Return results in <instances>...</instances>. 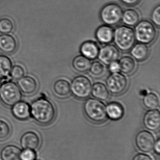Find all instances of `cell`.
<instances>
[{"instance_id":"obj_1","label":"cell","mask_w":160,"mask_h":160,"mask_svg":"<svg viewBox=\"0 0 160 160\" xmlns=\"http://www.w3.org/2000/svg\"><path fill=\"white\" fill-rule=\"evenodd\" d=\"M31 115L39 124L49 125L53 121L56 110L51 102L41 97L33 102L31 106Z\"/></svg>"},{"instance_id":"obj_2","label":"cell","mask_w":160,"mask_h":160,"mask_svg":"<svg viewBox=\"0 0 160 160\" xmlns=\"http://www.w3.org/2000/svg\"><path fill=\"white\" fill-rule=\"evenodd\" d=\"M113 40L116 48L121 51H129L136 41L134 30L127 25L118 26L114 30Z\"/></svg>"},{"instance_id":"obj_3","label":"cell","mask_w":160,"mask_h":160,"mask_svg":"<svg viewBox=\"0 0 160 160\" xmlns=\"http://www.w3.org/2000/svg\"><path fill=\"white\" fill-rule=\"evenodd\" d=\"M84 111L87 118L95 123H103L107 118L106 108L101 101L89 98L85 102Z\"/></svg>"},{"instance_id":"obj_4","label":"cell","mask_w":160,"mask_h":160,"mask_svg":"<svg viewBox=\"0 0 160 160\" xmlns=\"http://www.w3.org/2000/svg\"><path fill=\"white\" fill-rule=\"evenodd\" d=\"M135 26V39L139 43L149 45L155 41L157 36V30L153 22L143 20L139 22Z\"/></svg>"},{"instance_id":"obj_5","label":"cell","mask_w":160,"mask_h":160,"mask_svg":"<svg viewBox=\"0 0 160 160\" xmlns=\"http://www.w3.org/2000/svg\"><path fill=\"white\" fill-rule=\"evenodd\" d=\"M22 94L17 84L11 81L3 83L0 88V99L8 106H12L21 99Z\"/></svg>"},{"instance_id":"obj_6","label":"cell","mask_w":160,"mask_h":160,"mask_svg":"<svg viewBox=\"0 0 160 160\" xmlns=\"http://www.w3.org/2000/svg\"><path fill=\"white\" fill-rule=\"evenodd\" d=\"M123 8L116 3L105 5L100 13L101 19L106 25L112 26L118 24L122 21Z\"/></svg>"},{"instance_id":"obj_7","label":"cell","mask_w":160,"mask_h":160,"mask_svg":"<svg viewBox=\"0 0 160 160\" xmlns=\"http://www.w3.org/2000/svg\"><path fill=\"white\" fill-rule=\"evenodd\" d=\"M92 87L91 81L84 76L74 78L70 85L71 93L75 98L80 100L85 99L90 96Z\"/></svg>"},{"instance_id":"obj_8","label":"cell","mask_w":160,"mask_h":160,"mask_svg":"<svg viewBox=\"0 0 160 160\" xmlns=\"http://www.w3.org/2000/svg\"><path fill=\"white\" fill-rule=\"evenodd\" d=\"M107 87L109 92L115 95H121L127 88L128 80L122 73H112L106 80Z\"/></svg>"},{"instance_id":"obj_9","label":"cell","mask_w":160,"mask_h":160,"mask_svg":"<svg viewBox=\"0 0 160 160\" xmlns=\"http://www.w3.org/2000/svg\"><path fill=\"white\" fill-rule=\"evenodd\" d=\"M135 143L137 148L141 151L148 153L154 149L155 138L151 132L147 131H142L136 135Z\"/></svg>"},{"instance_id":"obj_10","label":"cell","mask_w":160,"mask_h":160,"mask_svg":"<svg viewBox=\"0 0 160 160\" xmlns=\"http://www.w3.org/2000/svg\"><path fill=\"white\" fill-rule=\"evenodd\" d=\"M119 56L120 52L116 46L107 44L100 49L98 57L102 63L109 65L111 63L117 61Z\"/></svg>"},{"instance_id":"obj_11","label":"cell","mask_w":160,"mask_h":160,"mask_svg":"<svg viewBox=\"0 0 160 160\" xmlns=\"http://www.w3.org/2000/svg\"><path fill=\"white\" fill-rule=\"evenodd\" d=\"M144 125L146 128L151 131H157L160 127V112L158 109L149 110L143 117Z\"/></svg>"},{"instance_id":"obj_12","label":"cell","mask_w":160,"mask_h":160,"mask_svg":"<svg viewBox=\"0 0 160 160\" xmlns=\"http://www.w3.org/2000/svg\"><path fill=\"white\" fill-rule=\"evenodd\" d=\"M20 145L23 149L35 150L39 147L40 138L36 132L33 131L27 132L22 136Z\"/></svg>"},{"instance_id":"obj_13","label":"cell","mask_w":160,"mask_h":160,"mask_svg":"<svg viewBox=\"0 0 160 160\" xmlns=\"http://www.w3.org/2000/svg\"><path fill=\"white\" fill-rule=\"evenodd\" d=\"M11 111L14 117L18 120H26L31 116L30 105L25 102H18L12 106Z\"/></svg>"},{"instance_id":"obj_14","label":"cell","mask_w":160,"mask_h":160,"mask_svg":"<svg viewBox=\"0 0 160 160\" xmlns=\"http://www.w3.org/2000/svg\"><path fill=\"white\" fill-rule=\"evenodd\" d=\"M114 33V30L111 26L105 24L97 29L95 36L100 43L107 45L113 41Z\"/></svg>"},{"instance_id":"obj_15","label":"cell","mask_w":160,"mask_h":160,"mask_svg":"<svg viewBox=\"0 0 160 160\" xmlns=\"http://www.w3.org/2000/svg\"><path fill=\"white\" fill-rule=\"evenodd\" d=\"M53 89L55 95L60 98H66L71 93L70 83L64 79L56 80L53 86Z\"/></svg>"},{"instance_id":"obj_16","label":"cell","mask_w":160,"mask_h":160,"mask_svg":"<svg viewBox=\"0 0 160 160\" xmlns=\"http://www.w3.org/2000/svg\"><path fill=\"white\" fill-rule=\"evenodd\" d=\"M18 47L17 41L12 36L8 34L0 35V50L6 53H11L16 51Z\"/></svg>"},{"instance_id":"obj_17","label":"cell","mask_w":160,"mask_h":160,"mask_svg":"<svg viewBox=\"0 0 160 160\" xmlns=\"http://www.w3.org/2000/svg\"><path fill=\"white\" fill-rule=\"evenodd\" d=\"M18 85L21 91L25 94L34 93L37 88V82L30 76H23L18 80Z\"/></svg>"},{"instance_id":"obj_18","label":"cell","mask_w":160,"mask_h":160,"mask_svg":"<svg viewBox=\"0 0 160 160\" xmlns=\"http://www.w3.org/2000/svg\"><path fill=\"white\" fill-rule=\"evenodd\" d=\"M80 49L82 55L90 60L97 58L100 51L97 44L93 41H85L82 44Z\"/></svg>"},{"instance_id":"obj_19","label":"cell","mask_w":160,"mask_h":160,"mask_svg":"<svg viewBox=\"0 0 160 160\" xmlns=\"http://www.w3.org/2000/svg\"><path fill=\"white\" fill-rule=\"evenodd\" d=\"M92 96L101 101H106L110 98V94L107 86L102 82L95 83L92 87Z\"/></svg>"},{"instance_id":"obj_20","label":"cell","mask_w":160,"mask_h":160,"mask_svg":"<svg viewBox=\"0 0 160 160\" xmlns=\"http://www.w3.org/2000/svg\"><path fill=\"white\" fill-rule=\"evenodd\" d=\"M131 53L135 60L142 62L146 60L149 56V48L146 44L137 43L131 49Z\"/></svg>"},{"instance_id":"obj_21","label":"cell","mask_w":160,"mask_h":160,"mask_svg":"<svg viewBox=\"0 0 160 160\" xmlns=\"http://www.w3.org/2000/svg\"><path fill=\"white\" fill-rule=\"evenodd\" d=\"M91 64V60L83 55L76 56L72 62V68L75 71L79 73L87 72Z\"/></svg>"},{"instance_id":"obj_22","label":"cell","mask_w":160,"mask_h":160,"mask_svg":"<svg viewBox=\"0 0 160 160\" xmlns=\"http://www.w3.org/2000/svg\"><path fill=\"white\" fill-rule=\"evenodd\" d=\"M140 13L134 8H128L123 12L122 21L127 26H135L140 21Z\"/></svg>"},{"instance_id":"obj_23","label":"cell","mask_w":160,"mask_h":160,"mask_svg":"<svg viewBox=\"0 0 160 160\" xmlns=\"http://www.w3.org/2000/svg\"><path fill=\"white\" fill-rule=\"evenodd\" d=\"M21 152L18 147L9 145L2 149L0 156L2 160H20Z\"/></svg>"},{"instance_id":"obj_24","label":"cell","mask_w":160,"mask_h":160,"mask_svg":"<svg viewBox=\"0 0 160 160\" xmlns=\"http://www.w3.org/2000/svg\"><path fill=\"white\" fill-rule=\"evenodd\" d=\"M106 108L107 117L112 120H119L124 116V108L118 102H110L106 106Z\"/></svg>"},{"instance_id":"obj_25","label":"cell","mask_w":160,"mask_h":160,"mask_svg":"<svg viewBox=\"0 0 160 160\" xmlns=\"http://www.w3.org/2000/svg\"><path fill=\"white\" fill-rule=\"evenodd\" d=\"M120 71L126 75L132 74L136 68V63L134 59L129 56H124L119 60L118 62Z\"/></svg>"},{"instance_id":"obj_26","label":"cell","mask_w":160,"mask_h":160,"mask_svg":"<svg viewBox=\"0 0 160 160\" xmlns=\"http://www.w3.org/2000/svg\"><path fill=\"white\" fill-rule=\"evenodd\" d=\"M12 67L10 59L5 55H0V79L5 78L10 75Z\"/></svg>"},{"instance_id":"obj_27","label":"cell","mask_w":160,"mask_h":160,"mask_svg":"<svg viewBox=\"0 0 160 160\" xmlns=\"http://www.w3.org/2000/svg\"><path fill=\"white\" fill-rule=\"evenodd\" d=\"M143 103L145 107L149 110L156 109L159 106V98L156 93L150 92L144 97Z\"/></svg>"},{"instance_id":"obj_28","label":"cell","mask_w":160,"mask_h":160,"mask_svg":"<svg viewBox=\"0 0 160 160\" xmlns=\"http://www.w3.org/2000/svg\"><path fill=\"white\" fill-rule=\"evenodd\" d=\"M88 71L91 77L95 78H99L105 75L106 68L101 62L96 61L91 63Z\"/></svg>"},{"instance_id":"obj_29","label":"cell","mask_w":160,"mask_h":160,"mask_svg":"<svg viewBox=\"0 0 160 160\" xmlns=\"http://www.w3.org/2000/svg\"><path fill=\"white\" fill-rule=\"evenodd\" d=\"M14 26L13 22L9 19L3 18L0 19V33L8 34L13 31Z\"/></svg>"},{"instance_id":"obj_30","label":"cell","mask_w":160,"mask_h":160,"mask_svg":"<svg viewBox=\"0 0 160 160\" xmlns=\"http://www.w3.org/2000/svg\"><path fill=\"white\" fill-rule=\"evenodd\" d=\"M10 75L13 79L18 80L24 76V69L21 66H14L11 68Z\"/></svg>"},{"instance_id":"obj_31","label":"cell","mask_w":160,"mask_h":160,"mask_svg":"<svg viewBox=\"0 0 160 160\" xmlns=\"http://www.w3.org/2000/svg\"><path fill=\"white\" fill-rule=\"evenodd\" d=\"M10 133V128L9 125L4 120L0 119V140L6 139Z\"/></svg>"},{"instance_id":"obj_32","label":"cell","mask_w":160,"mask_h":160,"mask_svg":"<svg viewBox=\"0 0 160 160\" xmlns=\"http://www.w3.org/2000/svg\"><path fill=\"white\" fill-rule=\"evenodd\" d=\"M36 157L35 150L24 149L21 152L20 160H36Z\"/></svg>"},{"instance_id":"obj_33","label":"cell","mask_w":160,"mask_h":160,"mask_svg":"<svg viewBox=\"0 0 160 160\" xmlns=\"http://www.w3.org/2000/svg\"><path fill=\"white\" fill-rule=\"evenodd\" d=\"M152 22L156 26L159 27L160 25V6H157L152 11L151 14Z\"/></svg>"},{"instance_id":"obj_34","label":"cell","mask_w":160,"mask_h":160,"mask_svg":"<svg viewBox=\"0 0 160 160\" xmlns=\"http://www.w3.org/2000/svg\"><path fill=\"white\" fill-rule=\"evenodd\" d=\"M109 70L112 73H117L120 71V67L117 62H113L109 65Z\"/></svg>"},{"instance_id":"obj_35","label":"cell","mask_w":160,"mask_h":160,"mask_svg":"<svg viewBox=\"0 0 160 160\" xmlns=\"http://www.w3.org/2000/svg\"><path fill=\"white\" fill-rule=\"evenodd\" d=\"M132 160H153L149 156L143 154H139L133 157Z\"/></svg>"},{"instance_id":"obj_36","label":"cell","mask_w":160,"mask_h":160,"mask_svg":"<svg viewBox=\"0 0 160 160\" xmlns=\"http://www.w3.org/2000/svg\"><path fill=\"white\" fill-rule=\"evenodd\" d=\"M124 4L128 6H134L139 3L141 0H120Z\"/></svg>"},{"instance_id":"obj_37","label":"cell","mask_w":160,"mask_h":160,"mask_svg":"<svg viewBox=\"0 0 160 160\" xmlns=\"http://www.w3.org/2000/svg\"><path fill=\"white\" fill-rule=\"evenodd\" d=\"M160 141L159 140H158L157 142V143H156V145H155V147H154V148H155V151H156V152H157V153L158 154H160Z\"/></svg>"}]
</instances>
